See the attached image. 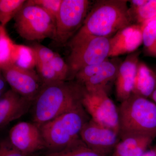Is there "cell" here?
<instances>
[{"mask_svg": "<svg viewBox=\"0 0 156 156\" xmlns=\"http://www.w3.org/2000/svg\"><path fill=\"white\" fill-rule=\"evenodd\" d=\"M70 49V52L66 62L69 69V81L73 79L82 68L99 64L109 58L110 38H88Z\"/></svg>", "mask_w": 156, "mask_h": 156, "instance_id": "6", "label": "cell"}, {"mask_svg": "<svg viewBox=\"0 0 156 156\" xmlns=\"http://www.w3.org/2000/svg\"><path fill=\"white\" fill-rule=\"evenodd\" d=\"M154 18H155L156 19V17H154Z\"/></svg>", "mask_w": 156, "mask_h": 156, "instance_id": "31", "label": "cell"}, {"mask_svg": "<svg viewBox=\"0 0 156 156\" xmlns=\"http://www.w3.org/2000/svg\"><path fill=\"white\" fill-rule=\"evenodd\" d=\"M26 2L25 0H0V24L3 26L14 19Z\"/></svg>", "mask_w": 156, "mask_h": 156, "instance_id": "22", "label": "cell"}, {"mask_svg": "<svg viewBox=\"0 0 156 156\" xmlns=\"http://www.w3.org/2000/svg\"><path fill=\"white\" fill-rule=\"evenodd\" d=\"M154 138L135 135L120 140L110 156H141L147 150Z\"/></svg>", "mask_w": 156, "mask_h": 156, "instance_id": "17", "label": "cell"}, {"mask_svg": "<svg viewBox=\"0 0 156 156\" xmlns=\"http://www.w3.org/2000/svg\"><path fill=\"white\" fill-rule=\"evenodd\" d=\"M153 69L154 71L155 72L156 74V67L154 68ZM150 98L151 99L152 101H153L154 103L156 105V85L155 87L154 90V92H153Z\"/></svg>", "mask_w": 156, "mask_h": 156, "instance_id": "30", "label": "cell"}, {"mask_svg": "<svg viewBox=\"0 0 156 156\" xmlns=\"http://www.w3.org/2000/svg\"><path fill=\"white\" fill-rule=\"evenodd\" d=\"M81 104L93 121L119 134L118 108L109 97L106 89L87 91L84 87Z\"/></svg>", "mask_w": 156, "mask_h": 156, "instance_id": "8", "label": "cell"}, {"mask_svg": "<svg viewBox=\"0 0 156 156\" xmlns=\"http://www.w3.org/2000/svg\"><path fill=\"white\" fill-rule=\"evenodd\" d=\"M129 10L133 22L142 25L156 17V0H147L141 7Z\"/></svg>", "mask_w": 156, "mask_h": 156, "instance_id": "23", "label": "cell"}, {"mask_svg": "<svg viewBox=\"0 0 156 156\" xmlns=\"http://www.w3.org/2000/svg\"><path fill=\"white\" fill-rule=\"evenodd\" d=\"M0 156H28L14 147L10 141L0 142Z\"/></svg>", "mask_w": 156, "mask_h": 156, "instance_id": "26", "label": "cell"}, {"mask_svg": "<svg viewBox=\"0 0 156 156\" xmlns=\"http://www.w3.org/2000/svg\"><path fill=\"white\" fill-rule=\"evenodd\" d=\"M89 0H62L56 18L54 40L58 45L68 43L81 28L89 11Z\"/></svg>", "mask_w": 156, "mask_h": 156, "instance_id": "7", "label": "cell"}, {"mask_svg": "<svg viewBox=\"0 0 156 156\" xmlns=\"http://www.w3.org/2000/svg\"><path fill=\"white\" fill-rule=\"evenodd\" d=\"M32 48L36 55L37 63H46L50 62L57 54L49 48L42 45H35Z\"/></svg>", "mask_w": 156, "mask_h": 156, "instance_id": "25", "label": "cell"}, {"mask_svg": "<svg viewBox=\"0 0 156 156\" xmlns=\"http://www.w3.org/2000/svg\"><path fill=\"white\" fill-rule=\"evenodd\" d=\"M156 85V74L154 70L143 62L140 61L137 65L132 94L150 98Z\"/></svg>", "mask_w": 156, "mask_h": 156, "instance_id": "16", "label": "cell"}, {"mask_svg": "<svg viewBox=\"0 0 156 156\" xmlns=\"http://www.w3.org/2000/svg\"><path fill=\"white\" fill-rule=\"evenodd\" d=\"M141 25L144 55L156 58V19H151Z\"/></svg>", "mask_w": 156, "mask_h": 156, "instance_id": "20", "label": "cell"}, {"mask_svg": "<svg viewBox=\"0 0 156 156\" xmlns=\"http://www.w3.org/2000/svg\"><path fill=\"white\" fill-rule=\"evenodd\" d=\"M41 156H106L92 150L80 138L67 147L57 151H48Z\"/></svg>", "mask_w": 156, "mask_h": 156, "instance_id": "19", "label": "cell"}, {"mask_svg": "<svg viewBox=\"0 0 156 156\" xmlns=\"http://www.w3.org/2000/svg\"><path fill=\"white\" fill-rule=\"evenodd\" d=\"M1 70L11 89L33 102L43 85L37 73L34 70L23 69L14 64Z\"/></svg>", "mask_w": 156, "mask_h": 156, "instance_id": "10", "label": "cell"}, {"mask_svg": "<svg viewBox=\"0 0 156 156\" xmlns=\"http://www.w3.org/2000/svg\"><path fill=\"white\" fill-rule=\"evenodd\" d=\"M140 53L136 50L128 54L120 64L115 80L116 96L120 102L126 100L132 94Z\"/></svg>", "mask_w": 156, "mask_h": 156, "instance_id": "13", "label": "cell"}, {"mask_svg": "<svg viewBox=\"0 0 156 156\" xmlns=\"http://www.w3.org/2000/svg\"><path fill=\"white\" fill-rule=\"evenodd\" d=\"M37 5L44 9L56 19L58 15L62 0H30Z\"/></svg>", "mask_w": 156, "mask_h": 156, "instance_id": "24", "label": "cell"}, {"mask_svg": "<svg viewBox=\"0 0 156 156\" xmlns=\"http://www.w3.org/2000/svg\"><path fill=\"white\" fill-rule=\"evenodd\" d=\"M80 138L89 148L106 156H110L121 140L118 132L91 119L83 126Z\"/></svg>", "mask_w": 156, "mask_h": 156, "instance_id": "9", "label": "cell"}, {"mask_svg": "<svg viewBox=\"0 0 156 156\" xmlns=\"http://www.w3.org/2000/svg\"><path fill=\"white\" fill-rule=\"evenodd\" d=\"M90 119L81 105L40 126L46 149L60 150L80 139L81 129Z\"/></svg>", "mask_w": 156, "mask_h": 156, "instance_id": "4", "label": "cell"}, {"mask_svg": "<svg viewBox=\"0 0 156 156\" xmlns=\"http://www.w3.org/2000/svg\"><path fill=\"white\" fill-rule=\"evenodd\" d=\"M9 141L28 156L46 149L40 128L34 123L20 122L13 126L9 131Z\"/></svg>", "mask_w": 156, "mask_h": 156, "instance_id": "11", "label": "cell"}, {"mask_svg": "<svg viewBox=\"0 0 156 156\" xmlns=\"http://www.w3.org/2000/svg\"><path fill=\"white\" fill-rule=\"evenodd\" d=\"M128 2L126 0L96 1L81 28L67 43L68 47L71 48L92 37L111 38L133 24Z\"/></svg>", "mask_w": 156, "mask_h": 156, "instance_id": "1", "label": "cell"}, {"mask_svg": "<svg viewBox=\"0 0 156 156\" xmlns=\"http://www.w3.org/2000/svg\"><path fill=\"white\" fill-rule=\"evenodd\" d=\"M116 58H108L102 62L101 67L95 75L83 85L86 90L91 91L99 88L107 89L109 83L115 80L122 62Z\"/></svg>", "mask_w": 156, "mask_h": 156, "instance_id": "15", "label": "cell"}, {"mask_svg": "<svg viewBox=\"0 0 156 156\" xmlns=\"http://www.w3.org/2000/svg\"><path fill=\"white\" fill-rule=\"evenodd\" d=\"M32 103L12 89L8 90L0 98V128L22 117Z\"/></svg>", "mask_w": 156, "mask_h": 156, "instance_id": "14", "label": "cell"}, {"mask_svg": "<svg viewBox=\"0 0 156 156\" xmlns=\"http://www.w3.org/2000/svg\"><path fill=\"white\" fill-rule=\"evenodd\" d=\"M7 83V82L3 75L2 70L0 69V98L8 90L6 89Z\"/></svg>", "mask_w": 156, "mask_h": 156, "instance_id": "27", "label": "cell"}, {"mask_svg": "<svg viewBox=\"0 0 156 156\" xmlns=\"http://www.w3.org/2000/svg\"><path fill=\"white\" fill-rule=\"evenodd\" d=\"M14 19L15 29L23 39L29 41L54 39L56 19L30 0L26 1Z\"/></svg>", "mask_w": 156, "mask_h": 156, "instance_id": "5", "label": "cell"}, {"mask_svg": "<svg viewBox=\"0 0 156 156\" xmlns=\"http://www.w3.org/2000/svg\"><path fill=\"white\" fill-rule=\"evenodd\" d=\"M14 65L27 70H34L36 67L37 58L32 47L17 44V55Z\"/></svg>", "mask_w": 156, "mask_h": 156, "instance_id": "21", "label": "cell"}, {"mask_svg": "<svg viewBox=\"0 0 156 156\" xmlns=\"http://www.w3.org/2000/svg\"><path fill=\"white\" fill-rule=\"evenodd\" d=\"M141 156H156V144L150 149L146 151Z\"/></svg>", "mask_w": 156, "mask_h": 156, "instance_id": "29", "label": "cell"}, {"mask_svg": "<svg viewBox=\"0 0 156 156\" xmlns=\"http://www.w3.org/2000/svg\"><path fill=\"white\" fill-rule=\"evenodd\" d=\"M147 0H131L129 1L130 3V9H134L139 8L144 5Z\"/></svg>", "mask_w": 156, "mask_h": 156, "instance_id": "28", "label": "cell"}, {"mask_svg": "<svg viewBox=\"0 0 156 156\" xmlns=\"http://www.w3.org/2000/svg\"><path fill=\"white\" fill-rule=\"evenodd\" d=\"M120 139L135 135L156 137V105L132 94L118 108Z\"/></svg>", "mask_w": 156, "mask_h": 156, "instance_id": "3", "label": "cell"}, {"mask_svg": "<svg viewBox=\"0 0 156 156\" xmlns=\"http://www.w3.org/2000/svg\"><path fill=\"white\" fill-rule=\"evenodd\" d=\"M17 44L9 36L6 27L0 24V69L14 64Z\"/></svg>", "mask_w": 156, "mask_h": 156, "instance_id": "18", "label": "cell"}, {"mask_svg": "<svg viewBox=\"0 0 156 156\" xmlns=\"http://www.w3.org/2000/svg\"><path fill=\"white\" fill-rule=\"evenodd\" d=\"M110 44L109 58L134 53L143 44L142 25L133 23L119 31L110 38Z\"/></svg>", "mask_w": 156, "mask_h": 156, "instance_id": "12", "label": "cell"}, {"mask_svg": "<svg viewBox=\"0 0 156 156\" xmlns=\"http://www.w3.org/2000/svg\"><path fill=\"white\" fill-rule=\"evenodd\" d=\"M83 86L76 82L43 84L33 102L34 123L40 127L82 105Z\"/></svg>", "mask_w": 156, "mask_h": 156, "instance_id": "2", "label": "cell"}]
</instances>
